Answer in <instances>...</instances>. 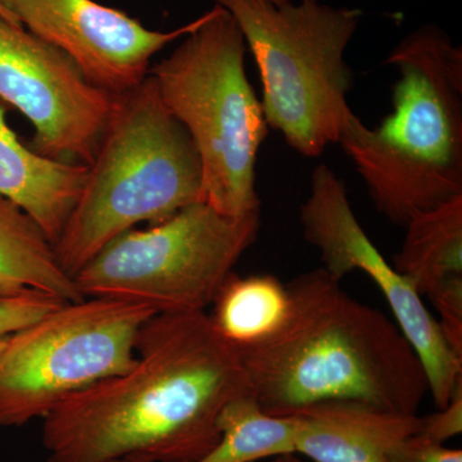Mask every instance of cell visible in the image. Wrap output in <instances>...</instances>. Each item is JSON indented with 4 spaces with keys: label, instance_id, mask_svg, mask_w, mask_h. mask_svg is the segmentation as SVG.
Masks as SVG:
<instances>
[{
    "label": "cell",
    "instance_id": "7c38bea8",
    "mask_svg": "<svg viewBox=\"0 0 462 462\" xmlns=\"http://www.w3.org/2000/svg\"><path fill=\"white\" fill-rule=\"evenodd\" d=\"M291 415L296 454L314 462H385L398 443L421 430L420 416L355 400L322 401Z\"/></svg>",
    "mask_w": 462,
    "mask_h": 462
},
{
    "label": "cell",
    "instance_id": "6da1fadb",
    "mask_svg": "<svg viewBox=\"0 0 462 462\" xmlns=\"http://www.w3.org/2000/svg\"><path fill=\"white\" fill-rule=\"evenodd\" d=\"M135 363L66 398L44 418L48 462H199L220 440L225 404L252 393L238 349L206 311L156 314Z\"/></svg>",
    "mask_w": 462,
    "mask_h": 462
},
{
    "label": "cell",
    "instance_id": "3957f363",
    "mask_svg": "<svg viewBox=\"0 0 462 462\" xmlns=\"http://www.w3.org/2000/svg\"><path fill=\"white\" fill-rule=\"evenodd\" d=\"M385 65L400 74L391 114L375 127L355 116L338 144L375 208L404 227L413 215L462 196V50L439 27L422 26Z\"/></svg>",
    "mask_w": 462,
    "mask_h": 462
},
{
    "label": "cell",
    "instance_id": "4fadbf2b",
    "mask_svg": "<svg viewBox=\"0 0 462 462\" xmlns=\"http://www.w3.org/2000/svg\"><path fill=\"white\" fill-rule=\"evenodd\" d=\"M88 166L36 153L18 141L0 100V196L20 207L56 245L78 202Z\"/></svg>",
    "mask_w": 462,
    "mask_h": 462
},
{
    "label": "cell",
    "instance_id": "603a6c76",
    "mask_svg": "<svg viewBox=\"0 0 462 462\" xmlns=\"http://www.w3.org/2000/svg\"><path fill=\"white\" fill-rule=\"evenodd\" d=\"M0 17L5 18V21H8V23H16V25H20L16 18L12 16V14H9L8 11H5V9L3 8L2 5H0Z\"/></svg>",
    "mask_w": 462,
    "mask_h": 462
},
{
    "label": "cell",
    "instance_id": "d4e9b609",
    "mask_svg": "<svg viewBox=\"0 0 462 462\" xmlns=\"http://www.w3.org/2000/svg\"><path fill=\"white\" fill-rule=\"evenodd\" d=\"M5 338H0V349L3 348V346H5Z\"/></svg>",
    "mask_w": 462,
    "mask_h": 462
},
{
    "label": "cell",
    "instance_id": "44dd1931",
    "mask_svg": "<svg viewBox=\"0 0 462 462\" xmlns=\"http://www.w3.org/2000/svg\"><path fill=\"white\" fill-rule=\"evenodd\" d=\"M267 462H305L302 458L298 457V454H289L278 456V457L270 458Z\"/></svg>",
    "mask_w": 462,
    "mask_h": 462
},
{
    "label": "cell",
    "instance_id": "2e32d148",
    "mask_svg": "<svg viewBox=\"0 0 462 462\" xmlns=\"http://www.w3.org/2000/svg\"><path fill=\"white\" fill-rule=\"evenodd\" d=\"M209 315L215 329L236 346L257 345L282 327L289 311V291L269 273H231L218 289Z\"/></svg>",
    "mask_w": 462,
    "mask_h": 462
},
{
    "label": "cell",
    "instance_id": "30bf717a",
    "mask_svg": "<svg viewBox=\"0 0 462 462\" xmlns=\"http://www.w3.org/2000/svg\"><path fill=\"white\" fill-rule=\"evenodd\" d=\"M0 100L32 123L33 152L88 166L116 94L89 80L65 51L0 17Z\"/></svg>",
    "mask_w": 462,
    "mask_h": 462
},
{
    "label": "cell",
    "instance_id": "52a82bcc",
    "mask_svg": "<svg viewBox=\"0 0 462 462\" xmlns=\"http://www.w3.org/2000/svg\"><path fill=\"white\" fill-rule=\"evenodd\" d=\"M260 230L261 212L230 217L193 203L163 223L121 234L74 281L85 298L127 300L156 314L206 311Z\"/></svg>",
    "mask_w": 462,
    "mask_h": 462
},
{
    "label": "cell",
    "instance_id": "5bb4252c",
    "mask_svg": "<svg viewBox=\"0 0 462 462\" xmlns=\"http://www.w3.org/2000/svg\"><path fill=\"white\" fill-rule=\"evenodd\" d=\"M42 291L79 302L84 296L58 263L41 226L11 200L0 196V298Z\"/></svg>",
    "mask_w": 462,
    "mask_h": 462
},
{
    "label": "cell",
    "instance_id": "cb8c5ba5",
    "mask_svg": "<svg viewBox=\"0 0 462 462\" xmlns=\"http://www.w3.org/2000/svg\"><path fill=\"white\" fill-rule=\"evenodd\" d=\"M269 2L275 3V5H282V3L288 2V0H269Z\"/></svg>",
    "mask_w": 462,
    "mask_h": 462
},
{
    "label": "cell",
    "instance_id": "d6986e66",
    "mask_svg": "<svg viewBox=\"0 0 462 462\" xmlns=\"http://www.w3.org/2000/svg\"><path fill=\"white\" fill-rule=\"evenodd\" d=\"M385 462H462V451L415 434L398 443Z\"/></svg>",
    "mask_w": 462,
    "mask_h": 462
},
{
    "label": "cell",
    "instance_id": "9c48e42d",
    "mask_svg": "<svg viewBox=\"0 0 462 462\" xmlns=\"http://www.w3.org/2000/svg\"><path fill=\"white\" fill-rule=\"evenodd\" d=\"M303 236L337 281L360 270L380 289L397 327L420 358L437 410L462 382V358L447 345L438 320L403 276L385 261L358 223L343 181L329 166H316L309 199L300 206Z\"/></svg>",
    "mask_w": 462,
    "mask_h": 462
},
{
    "label": "cell",
    "instance_id": "ffe728a7",
    "mask_svg": "<svg viewBox=\"0 0 462 462\" xmlns=\"http://www.w3.org/2000/svg\"><path fill=\"white\" fill-rule=\"evenodd\" d=\"M462 431V382L456 387L445 409L421 418V437L437 443H445Z\"/></svg>",
    "mask_w": 462,
    "mask_h": 462
},
{
    "label": "cell",
    "instance_id": "ba28073f",
    "mask_svg": "<svg viewBox=\"0 0 462 462\" xmlns=\"http://www.w3.org/2000/svg\"><path fill=\"white\" fill-rule=\"evenodd\" d=\"M153 315L139 303L87 297L8 336L0 349V425L44 419L66 398L126 372Z\"/></svg>",
    "mask_w": 462,
    "mask_h": 462
},
{
    "label": "cell",
    "instance_id": "7402d4cb",
    "mask_svg": "<svg viewBox=\"0 0 462 462\" xmlns=\"http://www.w3.org/2000/svg\"><path fill=\"white\" fill-rule=\"evenodd\" d=\"M107 462H152L145 460V458L135 457V456H126V457L115 458V460Z\"/></svg>",
    "mask_w": 462,
    "mask_h": 462
},
{
    "label": "cell",
    "instance_id": "5b68a950",
    "mask_svg": "<svg viewBox=\"0 0 462 462\" xmlns=\"http://www.w3.org/2000/svg\"><path fill=\"white\" fill-rule=\"evenodd\" d=\"M245 53L236 18L216 5L148 74L199 149L203 202L230 217L261 212L256 161L269 134L245 71Z\"/></svg>",
    "mask_w": 462,
    "mask_h": 462
},
{
    "label": "cell",
    "instance_id": "7a4b0ae2",
    "mask_svg": "<svg viewBox=\"0 0 462 462\" xmlns=\"http://www.w3.org/2000/svg\"><path fill=\"white\" fill-rule=\"evenodd\" d=\"M287 287L282 327L236 348L264 411L285 416L322 401L355 400L418 415L430 383L396 322L349 296L324 267Z\"/></svg>",
    "mask_w": 462,
    "mask_h": 462
},
{
    "label": "cell",
    "instance_id": "ac0fdd59",
    "mask_svg": "<svg viewBox=\"0 0 462 462\" xmlns=\"http://www.w3.org/2000/svg\"><path fill=\"white\" fill-rule=\"evenodd\" d=\"M65 303L60 298L36 291L17 297L0 298V338H7Z\"/></svg>",
    "mask_w": 462,
    "mask_h": 462
},
{
    "label": "cell",
    "instance_id": "9a60e30c",
    "mask_svg": "<svg viewBox=\"0 0 462 462\" xmlns=\"http://www.w3.org/2000/svg\"><path fill=\"white\" fill-rule=\"evenodd\" d=\"M404 229L392 266L419 296L462 279V196L413 215Z\"/></svg>",
    "mask_w": 462,
    "mask_h": 462
},
{
    "label": "cell",
    "instance_id": "277c9868",
    "mask_svg": "<svg viewBox=\"0 0 462 462\" xmlns=\"http://www.w3.org/2000/svg\"><path fill=\"white\" fill-rule=\"evenodd\" d=\"M203 202L199 149L152 76L116 94L78 202L53 245L71 278L135 225L163 223Z\"/></svg>",
    "mask_w": 462,
    "mask_h": 462
},
{
    "label": "cell",
    "instance_id": "8992f818",
    "mask_svg": "<svg viewBox=\"0 0 462 462\" xmlns=\"http://www.w3.org/2000/svg\"><path fill=\"white\" fill-rule=\"evenodd\" d=\"M236 18L263 84L267 125L291 149L319 157L338 143L356 114L346 51L364 12L319 0H215Z\"/></svg>",
    "mask_w": 462,
    "mask_h": 462
},
{
    "label": "cell",
    "instance_id": "e0dca14e",
    "mask_svg": "<svg viewBox=\"0 0 462 462\" xmlns=\"http://www.w3.org/2000/svg\"><path fill=\"white\" fill-rule=\"evenodd\" d=\"M217 430L220 440L199 462H257L296 454V416L264 411L252 393L225 404Z\"/></svg>",
    "mask_w": 462,
    "mask_h": 462
},
{
    "label": "cell",
    "instance_id": "8fae6325",
    "mask_svg": "<svg viewBox=\"0 0 462 462\" xmlns=\"http://www.w3.org/2000/svg\"><path fill=\"white\" fill-rule=\"evenodd\" d=\"M27 32L65 51L94 84L114 94L141 84L166 45L194 32L206 14L172 32H153L94 0H0Z\"/></svg>",
    "mask_w": 462,
    "mask_h": 462
}]
</instances>
